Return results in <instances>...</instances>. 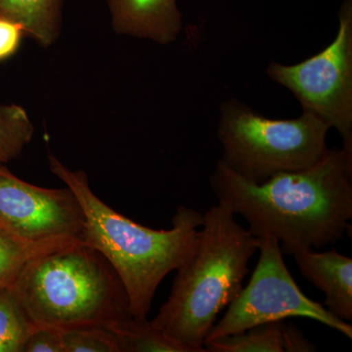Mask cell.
<instances>
[{
  "instance_id": "cell-1",
  "label": "cell",
  "mask_w": 352,
  "mask_h": 352,
  "mask_svg": "<svg viewBox=\"0 0 352 352\" xmlns=\"http://www.w3.org/2000/svg\"><path fill=\"white\" fill-rule=\"evenodd\" d=\"M210 185L219 203L248 222L252 235L277 240L283 254L321 249L351 229L352 143L328 149L309 168L263 183L248 182L219 162Z\"/></svg>"
},
{
  "instance_id": "cell-2",
  "label": "cell",
  "mask_w": 352,
  "mask_h": 352,
  "mask_svg": "<svg viewBox=\"0 0 352 352\" xmlns=\"http://www.w3.org/2000/svg\"><path fill=\"white\" fill-rule=\"evenodd\" d=\"M50 168L75 193L85 214L82 242L100 252L119 275L129 311L138 319L147 318L157 287L193 254L204 214L179 207L168 230L148 228L100 200L90 188L82 170H72L53 155Z\"/></svg>"
},
{
  "instance_id": "cell-3",
  "label": "cell",
  "mask_w": 352,
  "mask_h": 352,
  "mask_svg": "<svg viewBox=\"0 0 352 352\" xmlns=\"http://www.w3.org/2000/svg\"><path fill=\"white\" fill-rule=\"evenodd\" d=\"M219 203L204 214L193 254L177 270L170 295L151 324L186 352H205L217 316L239 295L259 238Z\"/></svg>"
},
{
  "instance_id": "cell-4",
  "label": "cell",
  "mask_w": 352,
  "mask_h": 352,
  "mask_svg": "<svg viewBox=\"0 0 352 352\" xmlns=\"http://www.w3.org/2000/svg\"><path fill=\"white\" fill-rule=\"evenodd\" d=\"M11 289L36 327L107 328L131 315L119 275L80 241L34 259Z\"/></svg>"
},
{
  "instance_id": "cell-5",
  "label": "cell",
  "mask_w": 352,
  "mask_h": 352,
  "mask_svg": "<svg viewBox=\"0 0 352 352\" xmlns=\"http://www.w3.org/2000/svg\"><path fill=\"white\" fill-rule=\"evenodd\" d=\"M330 126L303 111L296 119L273 120L235 100L222 105L219 138L221 162L250 182L309 168L328 151Z\"/></svg>"
},
{
  "instance_id": "cell-6",
  "label": "cell",
  "mask_w": 352,
  "mask_h": 352,
  "mask_svg": "<svg viewBox=\"0 0 352 352\" xmlns=\"http://www.w3.org/2000/svg\"><path fill=\"white\" fill-rule=\"evenodd\" d=\"M258 252V264L249 283L228 305L226 314L214 324L205 342L292 317L320 322L352 339L349 322L333 316L321 303L310 300L300 291L285 263L277 240L259 238Z\"/></svg>"
},
{
  "instance_id": "cell-7",
  "label": "cell",
  "mask_w": 352,
  "mask_h": 352,
  "mask_svg": "<svg viewBox=\"0 0 352 352\" xmlns=\"http://www.w3.org/2000/svg\"><path fill=\"white\" fill-rule=\"evenodd\" d=\"M267 75L288 88L305 112L335 127L352 143V0H344L335 39L318 54L295 65L271 62Z\"/></svg>"
},
{
  "instance_id": "cell-8",
  "label": "cell",
  "mask_w": 352,
  "mask_h": 352,
  "mask_svg": "<svg viewBox=\"0 0 352 352\" xmlns=\"http://www.w3.org/2000/svg\"><path fill=\"white\" fill-rule=\"evenodd\" d=\"M85 214L69 188L48 189L20 179L0 164V226L27 240L82 241Z\"/></svg>"
},
{
  "instance_id": "cell-9",
  "label": "cell",
  "mask_w": 352,
  "mask_h": 352,
  "mask_svg": "<svg viewBox=\"0 0 352 352\" xmlns=\"http://www.w3.org/2000/svg\"><path fill=\"white\" fill-rule=\"evenodd\" d=\"M113 29L120 34L152 39L157 43L175 41L182 31V15L177 0H107Z\"/></svg>"
},
{
  "instance_id": "cell-10",
  "label": "cell",
  "mask_w": 352,
  "mask_h": 352,
  "mask_svg": "<svg viewBox=\"0 0 352 352\" xmlns=\"http://www.w3.org/2000/svg\"><path fill=\"white\" fill-rule=\"evenodd\" d=\"M305 279L325 295V307L342 321L352 320V259L336 251L302 250L293 254Z\"/></svg>"
},
{
  "instance_id": "cell-11",
  "label": "cell",
  "mask_w": 352,
  "mask_h": 352,
  "mask_svg": "<svg viewBox=\"0 0 352 352\" xmlns=\"http://www.w3.org/2000/svg\"><path fill=\"white\" fill-rule=\"evenodd\" d=\"M63 0H0V17L21 25L24 34L43 46L57 36Z\"/></svg>"
},
{
  "instance_id": "cell-12",
  "label": "cell",
  "mask_w": 352,
  "mask_h": 352,
  "mask_svg": "<svg viewBox=\"0 0 352 352\" xmlns=\"http://www.w3.org/2000/svg\"><path fill=\"white\" fill-rule=\"evenodd\" d=\"M78 241L27 240L0 226V289L11 288L17 281L21 273L34 259Z\"/></svg>"
},
{
  "instance_id": "cell-13",
  "label": "cell",
  "mask_w": 352,
  "mask_h": 352,
  "mask_svg": "<svg viewBox=\"0 0 352 352\" xmlns=\"http://www.w3.org/2000/svg\"><path fill=\"white\" fill-rule=\"evenodd\" d=\"M117 337L120 352H186L163 333L157 330L151 322L129 315L109 325Z\"/></svg>"
},
{
  "instance_id": "cell-14",
  "label": "cell",
  "mask_w": 352,
  "mask_h": 352,
  "mask_svg": "<svg viewBox=\"0 0 352 352\" xmlns=\"http://www.w3.org/2000/svg\"><path fill=\"white\" fill-rule=\"evenodd\" d=\"M284 320L270 322L242 333L207 340L210 352H285Z\"/></svg>"
},
{
  "instance_id": "cell-15",
  "label": "cell",
  "mask_w": 352,
  "mask_h": 352,
  "mask_svg": "<svg viewBox=\"0 0 352 352\" xmlns=\"http://www.w3.org/2000/svg\"><path fill=\"white\" fill-rule=\"evenodd\" d=\"M36 328L12 289H0V352H24Z\"/></svg>"
},
{
  "instance_id": "cell-16",
  "label": "cell",
  "mask_w": 352,
  "mask_h": 352,
  "mask_svg": "<svg viewBox=\"0 0 352 352\" xmlns=\"http://www.w3.org/2000/svg\"><path fill=\"white\" fill-rule=\"evenodd\" d=\"M34 124L24 108L0 105V164L17 157L34 135Z\"/></svg>"
},
{
  "instance_id": "cell-17",
  "label": "cell",
  "mask_w": 352,
  "mask_h": 352,
  "mask_svg": "<svg viewBox=\"0 0 352 352\" xmlns=\"http://www.w3.org/2000/svg\"><path fill=\"white\" fill-rule=\"evenodd\" d=\"M61 333L64 352H120L117 337L107 328L69 329Z\"/></svg>"
},
{
  "instance_id": "cell-18",
  "label": "cell",
  "mask_w": 352,
  "mask_h": 352,
  "mask_svg": "<svg viewBox=\"0 0 352 352\" xmlns=\"http://www.w3.org/2000/svg\"><path fill=\"white\" fill-rule=\"evenodd\" d=\"M24 352H64L61 331L36 327L25 342Z\"/></svg>"
},
{
  "instance_id": "cell-19",
  "label": "cell",
  "mask_w": 352,
  "mask_h": 352,
  "mask_svg": "<svg viewBox=\"0 0 352 352\" xmlns=\"http://www.w3.org/2000/svg\"><path fill=\"white\" fill-rule=\"evenodd\" d=\"M24 31L12 21L0 17V61L15 54Z\"/></svg>"
},
{
  "instance_id": "cell-20",
  "label": "cell",
  "mask_w": 352,
  "mask_h": 352,
  "mask_svg": "<svg viewBox=\"0 0 352 352\" xmlns=\"http://www.w3.org/2000/svg\"><path fill=\"white\" fill-rule=\"evenodd\" d=\"M316 351V347L310 340L303 336L292 324H284V351L285 352H311Z\"/></svg>"
}]
</instances>
